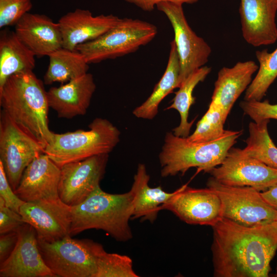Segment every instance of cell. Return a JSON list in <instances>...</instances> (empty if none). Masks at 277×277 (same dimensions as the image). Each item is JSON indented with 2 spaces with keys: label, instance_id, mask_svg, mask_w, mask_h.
Wrapping results in <instances>:
<instances>
[{
  "label": "cell",
  "instance_id": "cell-30",
  "mask_svg": "<svg viewBox=\"0 0 277 277\" xmlns=\"http://www.w3.org/2000/svg\"><path fill=\"white\" fill-rule=\"evenodd\" d=\"M95 277H138L132 259L126 255L108 253L103 248L98 253Z\"/></svg>",
  "mask_w": 277,
  "mask_h": 277
},
{
  "label": "cell",
  "instance_id": "cell-35",
  "mask_svg": "<svg viewBox=\"0 0 277 277\" xmlns=\"http://www.w3.org/2000/svg\"><path fill=\"white\" fill-rule=\"evenodd\" d=\"M17 240V231L0 234V264L5 261L11 254Z\"/></svg>",
  "mask_w": 277,
  "mask_h": 277
},
{
  "label": "cell",
  "instance_id": "cell-33",
  "mask_svg": "<svg viewBox=\"0 0 277 277\" xmlns=\"http://www.w3.org/2000/svg\"><path fill=\"white\" fill-rule=\"evenodd\" d=\"M25 223L21 214L7 207L0 197V234L17 231Z\"/></svg>",
  "mask_w": 277,
  "mask_h": 277
},
{
  "label": "cell",
  "instance_id": "cell-12",
  "mask_svg": "<svg viewBox=\"0 0 277 277\" xmlns=\"http://www.w3.org/2000/svg\"><path fill=\"white\" fill-rule=\"evenodd\" d=\"M160 209L169 210L191 225L212 227L223 218L221 200L208 187L194 188L184 185L174 191Z\"/></svg>",
  "mask_w": 277,
  "mask_h": 277
},
{
  "label": "cell",
  "instance_id": "cell-3",
  "mask_svg": "<svg viewBox=\"0 0 277 277\" xmlns=\"http://www.w3.org/2000/svg\"><path fill=\"white\" fill-rule=\"evenodd\" d=\"M131 192L111 194L98 186L82 203L71 207L69 234L88 229L105 231L116 241L126 242L133 236L129 222L133 212Z\"/></svg>",
  "mask_w": 277,
  "mask_h": 277
},
{
  "label": "cell",
  "instance_id": "cell-1",
  "mask_svg": "<svg viewBox=\"0 0 277 277\" xmlns=\"http://www.w3.org/2000/svg\"><path fill=\"white\" fill-rule=\"evenodd\" d=\"M212 227L214 276H268L277 250L273 223L248 227L223 217Z\"/></svg>",
  "mask_w": 277,
  "mask_h": 277
},
{
  "label": "cell",
  "instance_id": "cell-31",
  "mask_svg": "<svg viewBox=\"0 0 277 277\" xmlns=\"http://www.w3.org/2000/svg\"><path fill=\"white\" fill-rule=\"evenodd\" d=\"M32 8L31 0H0V28L15 25Z\"/></svg>",
  "mask_w": 277,
  "mask_h": 277
},
{
  "label": "cell",
  "instance_id": "cell-37",
  "mask_svg": "<svg viewBox=\"0 0 277 277\" xmlns=\"http://www.w3.org/2000/svg\"><path fill=\"white\" fill-rule=\"evenodd\" d=\"M261 194L267 203L277 209V184L261 192Z\"/></svg>",
  "mask_w": 277,
  "mask_h": 277
},
{
  "label": "cell",
  "instance_id": "cell-22",
  "mask_svg": "<svg viewBox=\"0 0 277 277\" xmlns=\"http://www.w3.org/2000/svg\"><path fill=\"white\" fill-rule=\"evenodd\" d=\"M149 180L146 166L139 164L130 190L133 196L131 219H140L141 222L148 221L152 223L161 211L160 206L174 194V191L166 192L161 186L151 187Z\"/></svg>",
  "mask_w": 277,
  "mask_h": 277
},
{
  "label": "cell",
  "instance_id": "cell-38",
  "mask_svg": "<svg viewBox=\"0 0 277 277\" xmlns=\"http://www.w3.org/2000/svg\"><path fill=\"white\" fill-rule=\"evenodd\" d=\"M273 223L274 226L277 228V219L274 222H273Z\"/></svg>",
  "mask_w": 277,
  "mask_h": 277
},
{
  "label": "cell",
  "instance_id": "cell-21",
  "mask_svg": "<svg viewBox=\"0 0 277 277\" xmlns=\"http://www.w3.org/2000/svg\"><path fill=\"white\" fill-rule=\"evenodd\" d=\"M259 69L253 61L239 62L232 67H224L217 74L211 102L219 105L228 115L236 101L252 82Z\"/></svg>",
  "mask_w": 277,
  "mask_h": 277
},
{
  "label": "cell",
  "instance_id": "cell-26",
  "mask_svg": "<svg viewBox=\"0 0 277 277\" xmlns=\"http://www.w3.org/2000/svg\"><path fill=\"white\" fill-rule=\"evenodd\" d=\"M211 71V67L204 66L190 74L175 92L172 104L166 108V110H176L180 115V123L172 130L175 135L183 137H187L189 135L195 120L194 119L190 122L188 120L190 108L195 101V97L193 96V91L200 82L205 80Z\"/></svg>",
  "mask_w": 277,
  "mask_h": 277
},
{
  "label": "cell",
  "instance_id": "cell-16",
  "mask_svg": "<svg viewBox=\"0 0 277 277\" xmlns=\"http://www.w3.org/2000/svg\"><path fill=\"white\" fill-rule=\"evenodd\" d=\"M277 0H241V30L245 41L254 47L277 40Z\"/></svg>",
  "mask_w": 277,
  "mask_h": 277
},
{
  "label": "cell",
  "instance_id": "cell-9",
  "mask_svg": "<svg viewBox=\"0 0 277 277\" xmlns=\"http://www.w3.org/2000/svg\"><path fill=\"white\" fill-rule=\"evenodd\" d=\"M44 148L35 138L18 126L3 111L0 114V162L14 191L23 172Z\"/></svg>",
  "mask_w": 277,
  "mask_h": 277
},
{
  "label": "cell",
  "instance_id": "cell-18",
  "mask_svg": "<svg viewBox=\"0 0 277 277\" xmlns=\"http://www.w3.org/2000/svg\"><path fill=\"white\" fill-rule=\"evenodd\" d=\"M121 18L111 14L94 16L87 9L77 8L58 20L63 47L74 50L81 44L93 41L114 27Z\"/></svg>",
  "mask_w": 277,
  "mask_h": 277
},
{
  "label": "cell",
  "instance_id": "cell-4",
  "mask_svg": "<svg viewBox=\"0 0 277 277\" xmlns=\"http://www.w3.org/2000/svg\"><path fill=\"white\" fill-rule=\"evenodd\" d=\"M242 134L241 130H226L218 139L195 143L187 137L176 136L172 132H167L159 155L161 176H174L179 173L183 175L193 167L209 173L222 163Z\"/></svg>",
  "mask_w": 277,
  "mask_h": 277
},
{
  "label": "cell",
  "instance_id": "cell-5",
  "mask_svg": "<svg viewBox=\"0 0 277 277\" xmlns=\"http://www.w3.org/2000/svg\"><path fill=\"white\" fill-rule=\"evenodd\" d=\"M89 129L54 133L44 153L59 167L103 154H109L120 142V131L109 120L96 117Z\"/></svg>",
  "mask_w": 277,
  "mask_h": 277
},
{
  "label": "cell",
  "instance_id": "cell-2",
  "mask_svg": "<svg viewBox=\"0 0 277 277\" xmlns=\"http://www.w3.org/2000/svg\"><path fill=\"white\" fill-rule=\"evenodd\" d=\"M0 105L9 117L45 148L54 132L49 128V106L44 83L33 71L10 76L0 88Z\"/></svg>",
  "mask_w": 277,
  "mask_h": 277
},
{
  "label": "cell",
  "instance_id": "cell-25",
  "mask_svg": "<svg viewBox=\"0 0 277 277\" xmlns=\"http://www.w3.org/2000/svg\"><path fill=\"white\" fill-rule=\"evenodd\" d=\"M49 64L44 76L46 85L67 83L88 73L89 63L77 50L61 48L49 55Z\"/></svg>",
  "mask_w": 277,
  "mask_h": 277
},
{
  "label": "cell",
  "instance_id": "cell-13",
  "mask_svg": "<svg viewBox=\"0 0 277 277\" xmlns=\"http://www.w3.org/2000/svg\"><path fill=\"white\" fill-rule=\"evenodd\" d=\"M108 157L109 154H100L61 166L60 200L70 207L84 201L100 186Z\"/></svg>",
  "mask_w": 277,
  "mask_h": 277
},
{
  "label": "cell",
  "instance_id": "cell-29",
  "mask_svg": "<svg viewBox=\"0 0 277 277\" xmlns=\"http://www.w3.org/2000/svg\"><path fill=\"white\" fill-rule=\"evenodd\" d=\"M227 116L219 105L211 101L208 110L197 123L193 133L187 138L195 143L211 142L219 138L226 131L224 125Z\"/></svg>",
  "mask_w": 277,
  "mask_h": 277
},
{
  "label": "cell",
  "instance_id": "cell-15",
  "mask_svg": "<svg viewBox=\"0 0 277 277\" xmlns=\"http://www.w3.org/2000/svg\"><path fill=\"white\" fill-rule=\"evenodd\" d=\"M18 240L9 256L0 264L1 277H55L38 246L36 232L25 223L17 230Z\"/></svg>",
  "mask_w": 277,
  "mask_h": 277
},
{
  "label": "cell",
  "instance_id": "cell-36",
  "mask_svg": "<svg viewBox=\"0 0 277 277\" xmlns=\"http://www.w3.org/2000/svg\"><path fill=\"white\" fill-rule=\"evenodd\" d=\"M127 3L134 5L141 10L146 12L152 11L156 5L160 2L168 1L179 4H193L199 0H124Z\"/></svg>",
  "mask_w": 277,
  "mask_h": 277
},
{
  "label": "cell",
  "instance_id": "cell-10",
  "mask_svg": "<svg viewBox=\"0 0 277 277\" xmlns=\"http://www.w3.org/2000/svg\"><path fill=\"white\" fill-rule=\"evenodd\" d=\"M182 6L181 4L165 1L159 3L156 6L167 17L173 29V40L181 66L180 86L190 74L205 66L211 53L208 44L189 25Z\"/></svg>",
  "mask_w": 277,
  "mask_h": 277
},
{
  "label": "cell",
  "instance_id": "cell-7",
  "mask_svg": "<svg viewBox=\"0 0 277 277\" xmlns=\"http://www.w3.org/2000/svg\"><path fill=\"white\" fill-rule=\"evenodd\" d=\"M46 265L61 277H95L97 258L103 246L89 239H73L70 235L52 242L38 240Z\"/></svg>",
  "mask_w": 277,
  "mask_h": 277
},
{
  "label": "cell",
  "instance_id": "cell-11",
  "mask_svg": "<svg viewBox=\"0 0 277 277\" xmlns=\"http://www.w3.org/2000/svg\"><path fill=\"white\" fill-rule=\"evenodd\" d=\"M209 173L223 184L250 187L260 192L277 184V169L237 148H231L222 163Z\"/></svg>",
  "mask_w": 277,
  "mask_h": 277
},
{
  "label": "cell",
  "instance_id": "cell-34",
  "mask_svg": "<svg viewBox=\"0 0 277 277\" xmlns=\"http://www.w3.org/2000/svg\"><path fill=\"white\" fill-rule=\"evenodd\" d=\"M0 197L6 205L19 213V208L25 203L14 193L6 177L3 166L0 162Z\"/></svg>",
  "mask_w": 277,
  "mask_h": 277
},
{
  "label": "cell",
  "instance_id": "cell-23",
  "mask_svg": "<svg viewBox=\"0 0 277 277\" xmlns=\"http://www.w3.org/2000/svg\"><path fill=\"white\" fill-rule=\"evenodd\" d=\"M35 55L8 28L0 33V88L11 75L32 71Z\"/></svg>",
  "mask_w": 277,
  "mask_h": 277
},
{
  "label": "cell",
  "instance_id": "cell-28",
  "mask_svg": "<svg viewBox=\"0 0 277 277\" xmlns=\"http://www.w3.org/2000/svg\"><path fill=\"white\" fill-rule=\"evenodd\" d=\"M255 56L259 67L255 77L246 90V101H261L277 77V48L270 53L266 49L257 50Z\"/></svg>",
  "mask_w": 277,
  "mask_h": 277
},
{
  "label": "cell",
  "instance_id": "cell-14",
  "mask_svg": "<svg viewBox=\"0 0 277 277\" xmlns=\"http://www.w3.org/2000/svg\"><path fill=\"white\" fill-rule=\"evenodd\" d=\"M19 213L34 228L38 240L52 242L70 235L71 207L60 199L25 202Z\"/></svg>",
  "mask_w": 277,
  "mask_h": 277
},
{
  "label": "cell",
  "instance_id": "cell-32",
  "mask_svg": "<svg viewBox=\"0 0 277 277\" xmlns=\"http://www.w3.org/2000/svg\"><path fill=\"white\" fill-rule=\"evenodd\" d=\"M240 106L255 122L266 119L277 120V104H270L268 100H244L240 103Z\"/></svg>",
  "mask_w": 277,
  "mask_h": 277
},
{
  "label": "cell",
  "instance_id": "cell-8",
  "mask_svg": "<svg viewBox=\"0 0 277 277\" xmlns=\"http://www.w3.org/2000/svg\"><path fill=\"white\" fill-rule=\"evenodd\" d=\"M207 186L221 199L224 218L248 227L271 224L277 219V209L252 187L226 185L213 177L208 179Z\"/></svg>",
  "mask_w": 277,
  "mask_h": 277
},
{
  "label": "cell",
  "instance_id": "cell-17",
  "mask_svg": "<svg viewBox=\"0 0 277 277\" xmlns=\"http://www.w3.org/2000/svg\"><path fill=\"white\" fill-rule=\"evenodd\" d=\"M60 167L42 153L26 167L14 193L25 202L60 199Z\"/></svg>",
  "mask_w": 277,
  "mask_h": 277
},
{
  "label": "cell",
  "instance_id": "cell-6",
  "mask_svg": "<svg viewBox=\"0 0 277 277\" xmlns=\"http://www.w3.org/2000/svg\"><path fill=\"white\" fill-rule=\"evenodd\" d=\"M157 33L154 24L139 19L125 17L98 38L78 45L90 64L115 59L135 52L151 42Z\"/></svg>",
  "mask_w": 277,
  "mask_h": 277
},
{
  "label": "cell",
  "instance_id": "cell-39",
  "mask_svg": "<svg viewBox=\"0 0 277 277\" xmlns=\"http://www.w3.org/2000/svg\"><path fill=\"white\" fill-rule=\"evenodd\" d=\"M275 276H277V265H276V269H275Z\"/></svg>",
  "mask_w": 277,
  "mask_h": 277
},
{
  "label": "cell",
  "instance_id": "cell-20",
  "mask_svg": "<svg viewBox=\"0 0 277 277\" xmlns=\"http://www.w3.org/2000/svg\"><path fill=\"white\" fill-rule=\"evenodd\" d=\"M96 85L92 74L87 73L47 91L49 106L60 118L70 119L85 115L90 106Z\"/></svg>",
  "mask_w": 277,
  "mask_h": 277
},
{
  "label": "cell",
  "instance_id": "cell-24",
  "mask_svg": "<svg viewBox=\"0 0 277 277\" xmlns=\"http://www.w3.org/2000/svg\"><path fill=\"white\" fill-rule=\"evenodd\" d=\"M181 66L180 58L174 40L170 42V50L167 65L159 82L148 98L133 111L136 117L152 120L157 114L159 106L164 98L175 88L180 86Z\"/></svg>",
  "mask_w": 277,
  "mask_h": 277
},
{
  "label": "cell",
  "instance_id": "cell-19",
  "mask_svg": "<svg viewBox=\"0 0 277 277\" xmlns=\"http://www.w3.org/2000/svg\"><path fill=\"white\" fill-rule=\"evenodd\" d=\"M14 31L35 56H49L63 47L58 23L44 14L27 13L16 24Z\"/></svg>",
  "mask_w": 277,
  "mask_h": 277
},
{
  "label": "cell",
  "instance_id": "cell-27",
  "mask_svg": "<svg viewBox=\"0 0 277 277\" xmlns=\"http://www.w3.org/2000/svg\"><path fill=\"white\" fill-rule=\"evenodd\" d=\"M269 122V120L266 119L249 124V136L243 150L248 155L277 169V147L268 133Z\"/></svg>",
  "mask_w": 277,
  "mask_h": 277
}]
</instances>
